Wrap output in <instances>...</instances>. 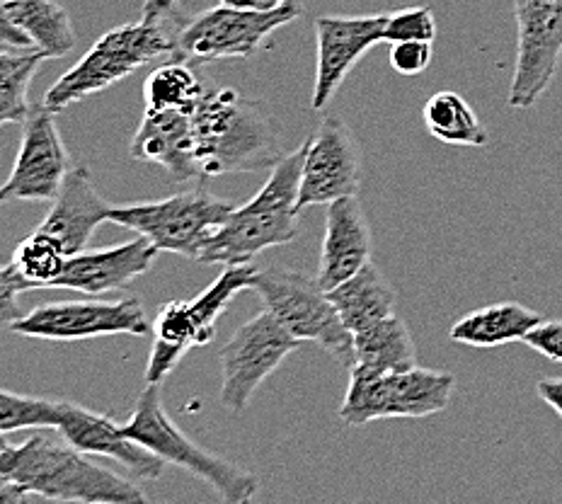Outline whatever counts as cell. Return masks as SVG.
Returning <instances> with one entry per match:
<instances>
[{
	"mask_svg": "<svg viewBox=\"0 0 562 504\" xmlns=\"http://www.w3.org/2000/svg\"><path fill=\"white\" fill-rule=\"evenodd\" d=\"M0 478L49 502L150 504L134 480L95 463L90 453L42 429L22 444L3 441Z\"/></svg>",
	"mask_w": 562,
	"mask_h": 504,
	"instance_id": "1",
	"label": "cell"
},
{
	"mask_svg": "<svg viewBox=\"0 0 562 504\" xmlns=\"http://www.w3.org/2000/svg\"><path fill=\"white\" fill-rule=\"evenodd\" d=\"M199 178L272 170L284 158L267 102L233 88L206 90L192 112Z\"/></svg>",
	"mask_w": 562,
	"mask_h": 504,
	"instance_id": "2",
	"label": "cell"
},
{
	"mask_svg": "<svg viewBox=\"0 0 562 504\" xmlns=\"http://www.w3.org/2000/svg\"><path fill=\"white\" fill-rule=\"evenodd\" d=\"M308 141L284 154L267 182L248 204L233 209L214 238L209 240L199 262L250 265L255 255L289 245L299 238V192Z\"/></svg>",
	"mask_w": 562,
	"mask_h": 504,
	"instance_id": "3",
	"label": "cell"
},
{
	"mask_svg": "<svg viewBox=\"0 0 562 504\" xmlns=\"http://www.w3.org/2000/svg\"><path fill=\"white\" fill-rule=\"evenodd\" d=\"M122 435L154 451L158 459L182 468L216 492L221 504H252L260 492V478L238 463L221 459L192 441L168 417L160 383H146L136 397L134 413L122 425Z\"/></svg>",
	"mask_w": 562,
	"mask_h": 504,
	"instance_id": "4",
	"label": "cell"
},
{
	"mask_svg": "<svg viewBox=\"0 0 562 504\" xmlns=\"http://www.w3.org/2000/svg\"><path fill=\"white\" fill-rule=\"evenodd\" d=\"M175 42L160 22H126V25L104 32L90 46L78 64L70 66L56 83L46 90L44 108L58 114L76 102H83L108 90L138 68L154 64L156 58L172 54Z\"/></svg>",
	"mask_w": 562,
	"mask_h": 504,
	"instance_id": "5",
	"label": "cell"
},
{
	"mask_svg": "<svg viewBox=\"0 0 562 504\" xmlns=\"http://www.w3.org/2000/svg\"><path fill=\"white\" fill-rule=\"evenodd\" d=\"M252 291L296 339L321 345L339 367L355 369V333L347 331L318 279L286 267H262L252 277Z\"/></svg>",
	"mask_w": 562,
	"mask_h": 504,
	"instance_id": "6",
	"label": "cell"
},
{
	"mask_svg": "<svg viewBox=\"0 0 562 504\" xmlns=\"http://www.w3.org/2000/svg\"><path fill=\"white\" fill-rule=\"evenodd\" d=\"M257 269L250 265H226L214 284L192 301L162 303L154 323V347L146 365V383H162L180 365L187 351L204 347L216 337V321L240 291L252 289Z\"/></svg>",
	"mask_w": 562,
	"mask_h": 504,
	"instance_id": "7",
	"label": "cell"
},
{
	"mask_svg": "<svg viewBox=\"0 0 562 504\" xmlns=\"http://www.w3.org/2000/svg\"><path fill=\"white\" fill-rule=\"evenodd\" d=\"M453 389L456 377L449 371L415 367L373 373L351 369L339 419L349 427H367L376 419L429 417L447 410Z\"/></svg>",
	"mask_w": 562,
	"mask_h": 504,
	"instance_id": "8",
	"label": "cell"
},
{
	"mask_svg": "<svg viewBox=\"0 0 562 504\" xmlns=\"http://www.w3.org/2000/svg\"><path fill=\"white\" fill-rule=\"evenodd\" d=\"M233 209L236 206L226 199L206 190H192L160 202L112 206L110 221L148 238L160 253H175L199 262L209 240L226 224Z\"/></svg>",
	"mask_w": 562,
	"mask_h": 504,
	"instance_id": "9",
	"label": "cell"
},
{
	"mask_svg": "<svg viewBox=\"0 0 562 504\" xmlns=\"http://www.w3.org/2000/svg\"><path fill=\"white\" fill-rule=\"evenodd\" d=\"M301 13L291 5L255 13L218 5L192 15L175 32L172 56L184 64H211L218 58H252L262 52L277 30L294 22Z\"/></svg>",
	"mask_w": 562,
	"mask_h": 504,
	"instance_id": "10",
	"label": "cell"
},
{
	"mask_svg": "<svg viewBox=\"0 0 562 504\" xmlns=\"http://www.w3.org/2000/svg\"><path fill=\"white\" fill-rule=\"evenodd\" d=\"M301 339L291 335L272 313L262 311L243 323L221 347V403L231 413H243L255 391L281 367V361L301 349Z\"/></svg>",
	"mask_w": 562,
	"mask_h": 504,
	"instance_id": "11",
	"label": "cell"
},
{
	"mask_svg": "<svg viewBox=\"0 0 562 504\" xmlns=\"http://www.w3.org/2000/svg\"><path fill=\"white\" fill-rule=\"evenodd\" d=\"M22 337L52 339V343H78V339L134 335L144 337L154 327L138 299L122 301H54L42 303L10 325Z\"/></svg>",
	"mask_w": 562,
	"mask_h": 504,
	"instance_id": "12",
	"label": "cell"
},
{
	"mask_svg": "<svg viewBox=\"0 0 562 504\" xmlns=\"http://www.w3.org/2000/svg\"><path fill=\"white\" fill-rule=\"evenodd\" d=\"M517 66L507 104L529 110L546 96L562 58V0H514Z\"/></svg>",
	"mask_w": 562,
	"mask_h": 504,
	"instance_id": "13",
	"label": "cell"
},
{
	"mask_svg": "<svg viewBox=\"0 0 562 504\" xmlns=\"http://www.w3.org/2000/svg\"><path fill=\"white\" fill-rule=\"evenodd\" d=\"M13 172L0 190L3 202H54L70 172V156L58 132L56 114L34 108L22 124Z\"/></svg>",
	"mask_w": 562,
	"mask_h": 504,
	"instance_id": "14",
	"label": "cell"
},
{
	"mask_svg": "<svg viewBox=\"0 0 562 504\" xmlns=\"http://www.w3.org/2000/svg\"><path fill=\"white\" fill-rule=\"evenodd\" d=\"M361 182V154L351 128L339 116H325L318 132L308 138L303 160L299 211L330 206L339 199L355 197Z\"/></svg>",
	"mask_w": 562,
	"mask_h": 504,
	"instance_id": "15",
	"label": "cell"
},
{
	"mask_svg": "<svg viewBox=\"0 0 562 504\" xmlns=\"http://www.w3.org/2000/svg\"><path fill=\"white\" fill-rule=\"evenodd\" d=\"M318 66L311 108L325 110L371 46L385 42V15H323L315 20Z\"/></svg>",
	"mask_w": 562,
	"mask_h": 504,
	"instance_id": "16",
	"label": "cell"
},
{
	"mask_svg": "<svg viewBox=\"0 0 562 504\" xmlns=\"http://www.w3.org/2000/svg\"><path fill=\"white\" fill-rule=\"evenodd\" d=\"M58 435L78 451L104 456L128 468L138 480H158L166 471V461L138 441L122 435V425L102 413H92L86 405L58 401Z\"/></svg>",
	"mask_w": 562,
	"mask_h": 504,
	"instance_id": "17",
	"label": "cell"
},
{
	"mask_svg": "<svg viewBox=\"0 0 562 504\" xmlns=\"http://www.w3.org/2000/svg\"><path fill=\"white\" fill-rule=\"evenodd\" d=\"M158 248L148 238L138 236L122 245L70 255L54 289L78 291L86 296H104L134 284L154 267Z\"/></svg>",
	"mask_w": 562,
	"mask_h": 504,
	"instance_id": "18",
	"label": "cell"
},
{
	"mask_svg": "<svg viewBox=\"0 0 562 504\" xmlns=\"http://www.w3.org/2000/svg\"><path fill=\"white\" fill-rule=\"evenodd\" d=\"M369 262L371 228L357 194L333 202L325 214V236L315 279L325 291H333Z\"/></svg>",
	"mask_w": 562,
	"mask_h": 504,
	"instance_id": "19",
	"label": "cell"
},
{
	"mask_svg": "<svg viewBox=\"0 0 562 504\" xmlns=\"http://www.w3.org/2000/svg\"><path fill=\"white\" fill-rule=\"evenodd\" d=\"M128 156L166 168L175 182L199 178L192 114L146 110L132 138V146H128Z\"/></svg>",
	"mask_w": 562,
	"mask_h": 504,
	"instance_id": "20",
	"label": "cell"
},
{
	"mask_svg": "<svg viewBox=\"0 0 562 504\" xmlns=\"http://www.w3.org/2000/svg\"><path fill=\"white\" fill-rule=\"evenodd\" d=\"M110 211L112 206L104 202L92 184L90 170L86 166H74L61 192L54 199L49 214L44 216L37 228L61 243L70 257L88 250L92 233L104 221H110Z\"/></svg>",
	"mask_w": 562,
	"mask_h": 504,
	"instance_id": "21",
	"label": "cell"
},
{
	"mask_svg": "<svg viewBox=\"0 0 562 504\" xmlns=\"http://www.w3.org/2000/svg\"><path fill=\"white\" fill-rule=\"evenodd\" d=\"M68 260V253L49 233L34 228L25 240H20L10 262L0 272V315L3 325H13L20 318L18 296L37 289H54Z\"/></svg>",
	"mask_w": 562,
	"mask_h": 504,
	"instance_id": "22",
	"label": "cell"
},
{
	"mask_svg": "<svg viewBox=\"0 0 562 504\" xmlns=\"http://www.w3.org/2000/svg\"><path fill=\"white\" fill-rule=\"evenodd\" d=\"M541 323L543 318L533 309H526L514 301H502L463 315L449 331V337L459 345L495 349L524 343Z\"/></svg>",
	"mask_w": 562,
	"mask_h": 504,
	"instance_id": "23",
	"label": "cell"
},
{
	"mask_svg": "<svg viewBox=\"0 0 562 504\" xmlns=\"http://www.w3.org/2000/svg\"><path fill=\"white\" fill-rule=\"evenodd\" d=\"M327 294H330V301L342 315L347 331L355 335L367 331L373 323L389 318L395 309V289L373 262L361 267L355 277L342 281Z\"/></svg>",
	"mask_w": 562,
	"mask_h": 504,
	"instance_id": "24",
	"label": "cell"
},
{
	"mask_svg": "<svg viewBox=\"0 0 562 504\" xmlns=\"http://www.w3.org/2000/svg\"><path fill=\"white\" fill-rule=\"evenodd\" d=\"M0 18L25 32L49 58L66 56L76 46L74 22L56 0H0Z\"/></svg>",
	"mask_w": 562,
	"mask_h": 504,
	"instance_id": "25",
	"label": "cell"
},
{
	"mask_svg": "<svg viewBox=\"0 0 562 504\" xmlns=\"http://www.w3.org/2000/svg\"><path fill=\"white\" fill-rule=\"evenodd\" d=\"M355 369L373 373L407 371L419 367L415 339L409 335L407 323L397 318L395 313L355 335Z\"/></svg>",
	"mask_w": 562,
	"mask_h": 504,
	"instance_id": "26",
	"label": "cell"
},
{
	"mask_svg": "<svg viewBox=\"0 0 562 504\" xmlns=\"http://www.w3.org/2000/svg\"><path fill=\"white\" fill-rule=\"evenodd\" d=\"M422 120H425L429 134L441 144L473 148H483L487 144V128L459 92H435L422 110Z\"/></svg>",
	"mask_w": 562,
	"mask_h": 504,
	"instance_id": "27",
	"label": "cell"
},
{
	"mask_svg": "<svg viewBox=\"0 0 562 504\" xmlns=\"http://www.w3.org/2000/svg\"><path fill=\"white\" fill-rule=\"evenodd\" d=\"M40 49H8L0 54V124H25L32 114L30 83L37 76L42 61Z\"/></svg>",
	"mask_w": 562,
	"mask_h": 504,
	"instance_id": "28",
	"label": "cell"
},
{
	"mask_svg": "<svg viewBox=\"0 0 562 504\" xmlns=\"http://www.w3.org/2000/svg\"><path fill=\"white\" fill-rule=\"evenodd\" d=\"M202 80L196 78L190 64L175 61L158 66L144 83L146 110H175L192 114L204 96Z\"/></svg>",
	"mask_w": 562,
	"mask_h": 504,
	"instance_id": "29",
	"label": "cell"
},
{
	"mask_svg": "<svg viewBox=\"0 0 562 504\" xmlns=\"http://www.w3.org/2000/svg\"><path fill=\"white\" fill-rule=\"evenodd\" d=\"M58 401H46L37 395H22L10 389L0 395V429L3 435L20 429H56Z\"/></svg>",
	"mask_w": 562,
	"mask_h": 504,
	"instance_id": "30",
	"label": "cell"
},
{
	"mask_svg": "<svg viewBox=\"0 0 562 504\" xmlns=\"http://www.w3.org/2000/svg\"><path fill=\"white\" fill-rule=\"evenodd\" d=\"M437 20L425 5L385 13V42H435Z\"/></svg>",
	"mask_w": 562,
	"mask_h": 504,
	"instance_id": "31",
	"label": "cell"
},
{
	"mask_svg": "<svg viewBox=\"0 0 562 504\" xmlns=\"http://www.w3.org/2000/svg\"><path fill=\"white\" fill-rule=\"evenodd\" d=\"M389 61L395 74L419 76L431 64V42H395Z\"/></svg>",
	"mask_w": 562,
	"mask_h": 504,
	"instance_id": "32",
	"label": "cell"
},
{
	"mask_svg": "<svg viewBox=\"0 0 562 504\" xmlns=\"http://www.w3.org/2000/svg\"><path fill=\"white\" fill-rule=\"evenodd\" d=\"M524 343L538 355L562 365V321H543Z\"/></svg>",
	"mask_w": 562,
	"mask_h": 504,
	"instance_id": "33",
	"label": "cell"
},
{
	"mask_svg": "<svg viewBox=\"0 0 562 504\" xmlns=\"http://www.w3.org/2000/svg\"><path fill=\"white\" fill-rule=\"evenodd\" d=\"M536 393L546 405H550L562 417V377L541 379L536 383Z\"/></svg>",
	"mask_w": 562,
	"mask_h": 504,
	"instance_id": "34",
	"label": "cell"
},
{
	"mask_svg": "<svg viewBox=\"0 0 562 504\" xmlns=\"http://www.w3.org/2000/svg\"><path fill=\"white\" fill-rule=\"evenodd\" d=\"M32 492H27L22 485L13 483V480L0 478V504H34Z\"/></svg>",
	"mask_w": 562,
	"mask_h": 504,
	"instance_id": "35",
	"label": "cell"
},
{
	"mask_svg": "<svg viewBox=\"0 0 562 504\" xmlns=\"http://www.w3.org/2000/svg\"><path fill=\"white\" fill-rule=\"evenodd\" d=\"M178 3L180 0H144V8H140V20L160 22L162 18L172 13V8Z\"/></svg>",
	"mask_w": 562,
	"mask_h": 504,
	"instance_id": "36",
	"label": "cell"
},
{
	"mask_svg": "<svg viewBox=\"0 0 562 504\" xmlns=\"http://www.w3.org/2000/svg\"><path fill=\"white\" fill-rule=\"evenodd\" d=\"M221 5L236 8V10H255V13H269V10L289 5L286 0H221Z\"/></svg>",
	"mask_w": 562,
	"mask_h": 504,
	"instance_id": "37",
	"label": "cell"
},
{
	"mask_svg": "<svg viewBox=\"0 0 562 504\" xmlns=\"http://www.w3.org/2000/svg\"><path fill=\"white\" fill-rule=\"evenodd\" d=\"M286 3L294 10H299V13H303V0H286Z\"/></svg>",
	"mask_w": 562,
	"mask_h": 504,
	"instance_id": "38",
	"label": "cell"
},
{
	"mask_svg": "<svg viewBox=\"0 0 562 504\" xmlns=\"http://www.w3.org/2000/svg\"><path fill=\"white\" fill-rule=\"evenodd\" d=\"M56 504H68V502H56Z\"/></svg>",
	"mask_w": 562,
	"mask_h": 504,
	"instance_id": "39",
	"label": "cell"
}]
</instances>
